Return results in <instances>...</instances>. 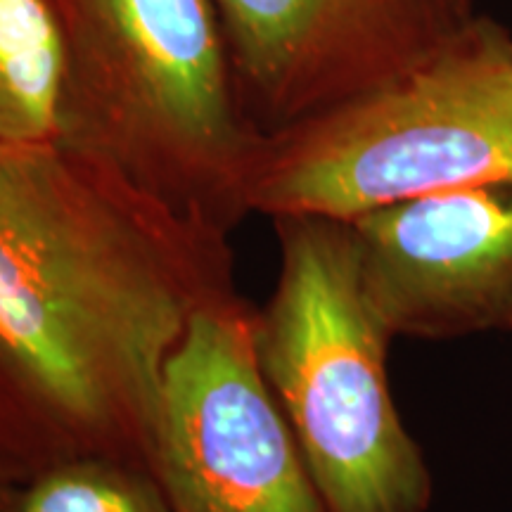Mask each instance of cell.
I'll list each match as a JSON object with an SVG mask.
<instances>
[{"label":"cell","instance_id":"obj_1","mask_svg":"<svg viewBox=\"0 0 512 512\" xmlns=\"http://www.w3.org/2000/svg\"><path fill=\"white\" fill-rule=\"evenodd\" d=\"M230 233L48 140H0V444L150 467L164 375L235 297Z\"/></svg>","mask_w":512,"mask_h":512},{"label":"cell","instance_id":"obj_2","mask_svg":"<svg viewBox=\"0 0 512 512\" xmlns=\"http://www.w3.org/2000/svg\"><path fill=\"white\" fill-rule=\"evenodd\" d=\"M57 140L233 233L264 133L242 107L214 0H50Z\"/></svg>","mask_w":512,"mask_h":512},{"label":"cell","instance_id":"obj_3","mask_svg":"<svg viewBox=\"0 0 512 512\" xmlns=\"http://www.w3.org/2000/svg\"><path fill=\"white\" fill-rule=\"evenodd\" d=\"M278 275L254 306V347L328 512H427L434 477L408 432L349 221L275 216Z\"/></svg>","mask_w":512,"mask_h":512},{"label":"cell","instance_id":"obj_4","mask_svg":"<svg viewBox=\"0 0 512 512\" xmlns=\"http://www.w3.org/2000/svg\"><path fill=\"white\" fill-rule=\"evenodd\" d=\"M512 178V34L479 15L411 72L264 133L249 209L356 219Z\"/></svg>","mask_w":512,"mask_h":512},{"label":"cell","instance_id":"obj_5","mask_svg":"<svg viewBox=\"0 0 512 512\" xmlns=\"http://www.w3.org/2000/svg\"><path fill=\"white\" fill-rule=\"evenodd\" d=\"M150 470L171 512H328L261 373L242 294L197 313L171 356Z\"/></svg>","mask_w":512,"mask_h":512},{"label":"cell","instance_id":"obj_6","mask_svg":"<svg viewBox=\"0 0 512 512\" xmlns=\"http://www.w3.org/2000/svg\"><path fill=\"white\" fill-rule=\"evenodd\" d=\"M238 93L273 133L411 72L482 15L477 0H214Z\"/></svg>","mask_w":512,"mask_h":512},{"label":"cell","instance_id":"obj_7","mask_svg":"<svg viewBox=\"0 0 512 512\" xmlns=\"http://www.w3.org/2000/svg\"><path fill=\"white\" fill-rule=\"evenodd\" d=\"M344 221L370 302L394 339L512 332V178Z\"/></svg>","mask_w":512,"mask_h":512},{"label":"cell","instance_id":"obj_8","mask_svg":"<svg viewBox=\"0 0 512 512\" xmlns=\"http://www.w3.org/2000/svg\"><path fill=\"white\" fill-rule=\"evenodd\" d=\"M60 81L50 0H0V140L55 138Z\"/></svg>","mask_w":512,"mask_h":512},{"label":"cell","instance_id":"obj_9","mask_svg":"<svg viewBox=\"0 0 512 512\" xmlns=\"http://www.w3.org/2000/svg\"><path fill=\"white\" fill-rule=\"evenodd\" d=\"M0 512H171L150 467L74 458L31 472L0 496Z\"/></svg>","mask_w":512,"mask_h":512},{"label":"cell","instance_id":"obj_10","mask_svg":"<svg viewBox=\"0 0 512 512\" xmlns=\"http://www.w3.org/2000/svg\"><path fill=\"white\" fill-rule=\"evenodd\" d=\"M24 477H29L27 467L19 463V460L8 451V448L0 444V496H3V491L8 489L10 484H15Z\"/></svg>","mask_w":512,"mask_h":512}]
</instances>
